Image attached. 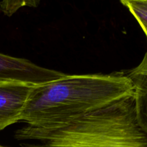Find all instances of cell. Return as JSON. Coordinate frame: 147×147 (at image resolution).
I'll return each mask as SVG.
<instances>
[{
	"mask_svg": "<svg viewBox=\"0 0 147 147\" xmlns=\"http://www.w3.org/2000/svg\"><path fill=\"white\" fill-rule=\"evenodd\" d=\"M132 96L133 86L123 72L66 74L34 86L20 121L38 129H54Z\"/></svg>",
	"mask_w": 147,
	"mask_h": 147,
	"instance_id": "obj_1",
	"label": "cell"
},
{
	"mask_svg": "<svg viewBox=\"0 0 147 147\" xmlns=\"http://www.w3.org/2000/svg\"><path fill=\"white\" fill-rule=\"evenodd\" d=\"M22 147H147V134L136 121L134 96L125 98L51 129L25 126L16 131Z\"/></svg>",
	"mask_w": 147,
	"mask_h": 147,
	"instance_id": "obj_2",
	"label": "cell"
},
{
	"mask_svg": "<svg viewBox=\"0 0 147 147\" xmlns=\"http://www.w3.org/2000/svg\"><path fill=\"white\" fill-rule=\"evenodd\" d=\"M66 74L40 67L24 58L0 53V81H19L40 85L57 80Z\"/></svg>",
	"mask_w": 147,
	"mask_h": 147,
	"instance_id": "obj_3",
	"label": "cell"
},
{
	"mask_svg": "<svg viewBox=\"0 0 147 147\" xmlns=\"http://www.w3.org/2000/svg\"><path fill=\"white\" fill-rule=\"evenodd\" d=\"M35 86L19 81H0V126L2 130L20 121Z\"/></svg>",
	"mask_w": 147,
	"mask_h": 147,
	"instance_id": "obj_4",
	"label": "cell"
},
{
	"mask_svg": "<svg viewBox=\"0 0 147 147\" xmlns=\"http://www.w3.org/2000/svg\"><path fill=\"white\" fill-rule=\"evenodd\" d=\"M123 73L133 86L136 121L147 134V52L139 65Z\"/></svg>",
	"mask_w": 147,
	"mask_h": 147,
	"instance_id": "obj_5",
	"label": "cell"
},
{
	"mask_svg": "<svg viewBox=\"0 0 147 147\" xmlns=\"http://www.w3.org/2000/svg\"><path fill=\"white\" fill-rule=\"evenodd\" d=\"M120 1L137 20L147 38V3L142 0H120Z\"/></svg>",
	"mask_w": 147,
	"mask_h": 147,
	"instance_id": "obj_6",
	"label": "cell"
},
{
	"mask_svg": "<svg viewBox=\"0 0 147 147\" xmlns=\"http://www.w3.org/2000/svg\"><path fill=\"white\" fill-rule=\"evenodd\" d=\"M40 0H1L0 11L7 17H11L20 9L24 7L36 8L40 5Z\"/></svg>",
	"mask_w": 147,
	"mask_h": 147,
	"instance_id": "obj_7",
	"label": "cell"
},
{
	"mask_svg": "<svg viewBox=\"0 0 147 147\" xmlns=\"http://www.w3.org/2000/svg\"><path fill=\"white\" fill-rule=\"evenodd\" d=\"M142 1H144V2L147 3V0H142Z\"/></svg>",
	"mask_w": 147,
	"mask_h": 147,
	"instance_id": "obj_8",
	"label": "cell"
},
{
	"mask_svg": "<svg viewBox=\"0 0 147 147\" xmlns=\"http://www.w3.org/2000/svg\"><path fill=\"white\" fill-rule=\"evenodd\" d=\"M0 147H8V146H1V145H0Z\"/></svg>",
	"mask_w": 147,
	"mask_h": 147,
	"instance_id": "obj_9",
	"label": "cell"
},
{
	"mask_svg": "<svg viewBox=\"0 0 147 147\" xmlns=\"http://www.w3.org/2000/svg\"><path fill=\"white\" fill-rule=\"evenodd\" d=\"M1 130H2V129H1V126H0V131Z\"/></svg>",
	"mask_w": 147,
	"mask_h": 147,
	"instance_id": "obj_10",
	"label": "cell"
}]
</instances>
